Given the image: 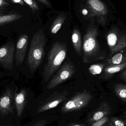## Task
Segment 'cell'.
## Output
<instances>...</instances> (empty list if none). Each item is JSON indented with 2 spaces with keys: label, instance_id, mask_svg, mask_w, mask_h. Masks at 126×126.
<instances>
[{
  "label": "cell",
  "instance_id": "d4e9b609",
  "mask_svg": "<svg viewBox=\"0 0 126 126\" xmlns=\"http://www.w3.org/2000/svg\"><path fill=\"white\" fill-rule=\"evenodd\" d=\"M10 5L7 0H0V11H2Z\"/></svg>",
  "mask_w": 126,
  "mask_h": 126
},
{
  "label": "cell",
  "instance_id": "4316f807",
  "mask_svg": "<svg viewBox=\"0 0 126 126\" xmlns=\"http://www.w3.org/2000/svg\"><path fill=\"white\" fill-rule=\"evenodd\" d=\"M120 78L122 80L126 81V69L121 73Z\"/></svg>",
  "mask_w": 126,
  "mask_h": 126
},
{
  "label": "cell",
  "instance_id": "9a60e30c",
  "mask_svg": "<svg viewBox=\"0 0 126 126\" xmlns=\"http://www.w3.org/2000/svg\"><path fill=\"white\" fill-rule=\"evenodd\" d=\"M66 17L64 14L59 15L54 20L51 26L50 31L52 34H55L59 31L66 20Z\"/></svg>",
  "mask_w": 126,
  "mask_h": 126
},
{
  "label": "cell",
  "instance_id": "f1b7e54d",
  "mask_svg": "<svg viewBox=\"0 0 126 126\" xmlns=\"http://www.w3.org/2000/svg\"><path fill=\"white\" fill-rule=\"evenodd\" d=\"M46 123V121H39L35 123L33 126H44Z\"/></svg>",
  "mask_w": 126,
  "mask_h": 126
},
{
  "label": "cell",
  "instance_id": "30bf717a",
  "mask_svg": "<svg viewBox=\"0 0 126 126\" xmlns=\"http://www.w3.org/2000/svg\"><path fill=\"white\" fill-rule=\"evenodd\" d=\"M29 37L26 34H23L19 37L16 44L15 52V59L17 66L23 62L28 46Z\"/></svg>",
  "mask_w": 126,
  "mask_h": 126
},
{
  "label": "cell",
  "instance_id": "2e32d148",
  "mask_svg": "<svg viewBox=\"0 0 126 126\" xmlns=\"http://www.w3.org/2000/svg\"><path fill=\"white\" fill-rule=\"evenodd\" d=\"M115 94L123 102H126V84L118 83L114 87Z\"/></svg>",
  "mask_w": 126,
  "mask_h": 126
},
{
  "label": "cell",
  "instance_id": "7c38bea8",
  "mask_svg": "<svg viewBox=\"0 0 126 126\" xmlns=\"http://www.w3.org/2000/svg\"><path fill=\"white\" fill-rule=\"evenodd\" d=\"M27 94L26 90L24 89H22L19 92L15 93L14 102L18 118L21 116L24 109L26 100Z\"/></svg>",
  "mask_w": 126,
  "mask_h": 126
},
{
  "label": "cell",
  "instance_id": "836d02e7",
  "mask_svg": "<svg viewBox=\"0 0 126 126\" xmlns=\"http://www.w3.org/2000/svg\"><path fill=\"white\" fill-rule=\"evenodd\" d=\"M10 126V125H6V126Z\"/></svg>",
  "mask_w": 126,
  "mask_h": 126
},
{
  "label": "cell",
  "instance_id": "e575fe53",
  "mask_svg": "<svg viewBox=\"0 0 126 126\" xmlns=\"http://www.w3.org/2000/svg\"><path fill=\"white\" fill-rule=\"evenodd\" d=\"M2 15H3V14H2V13H0V16Z\"/></svg>",
  "mask_w": 126,
  "mask_h": 126
},
{
  "label": "cell",
  "instance_id": "9c48e42d",
  "mask_svg": "<svg viewBox=\"0 0 126 126\" xmlns=\"http://www.w3.org/2000/svg\"><path fill=\"white\" fill-rule=\"evenodd\" d=\"M14 96L13 91L8 88L0 97V114L1 116L14 113Z\"/></svg>",
  "mask_w": 126,
  "mask_h": 126
},
{
  "label": "cell",
  "instance_id": "603a6c76",
  "mask_svg": "<svg viewBox=\"0 0 126 126\" xmlns=\"http://www.w3.org/2000/svg\"><path fill=\"white\" fill-rule=\"evenodd\" d=\"M123 58L124 57L122 54L118 53L112 58L111 61L112 64H121Z\"/></svg>",
  "mask_w": 126,
  "mask_h": 126
},
{
  "label": "cell",
  "instance_id": "d6a6232c",
  "mask_svg": "<svg viewBox=\"0 0 126 126\" xmlns=\"http://www.w3.org/2000/svg\"><path fill=\"white\" fill-rule=\"evenodd\" d=\"M124 117H125V120H126V114H125V116H124Z\"/></svg>",
  "mask_w": 126,
  "mask_h": 126
},
{
  "label": "cell",
  "instance_id": "83f0119b",
  "mask_svg": "<svg viewBox=\"0 0 126 126\" xmlns=\"http://www.w3.org/2000/svg\"><path fill=\"white\" fill-rule=\"evenodd\" d=\"M12 2L15 3H18L22 6H24L25 5L24 2L23 0H11Z\"/></svg>",
  "mask_w": 126,
  "mask_h": 126
},
{
  "label": "cell",
  "instance_id": "7402d4cb",
  "mask_svg": "<svg viewBox=\"0 0 126 126\" xmlns=\"http://www.w3.org/2000/svg\"><path fill=\"white\" fill-rule=\"evenodd\" d=\"M30 7L32 12H34L39 9L37 3L35 0H23Z\"/></svg>",
  "mask_w": 126,
  "mask_h": 126
},
{
  "label": "cell",
  "instance_id": "cb8c5ba5",
  "mask_svg": "<svg viewBox=\"0 0 126 126\" xmlns=\"http://www.w3.org/2000/svg\"><path fill=\"white\" fill-rule=\"evenodd\" d=\"M110 117L109 116L104 117L97 121L90 124V126H103L109 121Z\"/></svg>",
  "mask_w": 126,
  "mask_h": 126
},
{
  "label": "cell",
  "instance_id": "5b68a950",
  "mask_svg": "<svg viewBox=\"0 0 126 126\" xmlns=\"http://www.w3.org/2000/svg\"><path fill=\"white\" fill-rule=\"evenodd\" d=\"M93 98L92 95L85 90L78 93L65 104L62 108L63 113L79 110L86 106Z\"/></svg>",
  "mask_w": 126,
  "mask_h": 126
},
{
  "label": "cell",
  "instance_id": "8fae6325",
  "mask_svg": "<svg viewBox=\"0 0 126 126\" xmlns=\"http://www.w3.org/2000/svg\"><path fill=\"white\" fill-rule=\"evenodd\" d=\"M111 112L110 105L107 102L101 103L100 106L94 111L88 118L87 122L89 124L104 117L109 116Z\"/></svg>",
  "mask_w": 126,
  "mask_h": 126
},
{
  "label": "cell",
  "instance_id": "4dcf8cb0",
  "mask_svg": "<svg viewBox=\"0 0 126 126\" xmlns=\"http://www.w3.org/2000/svg\"><path fill=\"white\" fill-rule=\"evenodd\" d=\"M126 63V56L124 57L123 59L121 64Z\"/></svg>",
  "mask_w": 126,
  "mask_h": 126
},
{
  "label": "cell",
  "instance_id": "e0dca14e",
  "mask_svg": "<svg viewBox=\"0 0 126 126\" xmlns=\"http://www.w3.org/2000/svg\"><path fill=\"white\" fill-rule=\"evenodd\" d=\"M126 67V63L119 64H112L107 67L104 69L106 75H112L121 71Z\"/></svg>",
  "mask_w": 126,
  "mask_h": 126
},
{
  "label": "cell",
  "instance_id": "ffe728a7",
  "mask_svg": "<svg viewBox=\"0 0 126 126\" xmlns=\"http://www.w3.org/2000/svg\"><path fill=\"white\" fill-rule=\"evenodd\" d=\"M126 46V36L125 35L120 37L116 46L111 49V52L113 54L124 48Z\"/></svg>",
  "mask_w": 126,
  "mask_h": 126
},
{
  "label": "cell",
  "instance_id": "1f68e13d",
  "mask_svg": "<svg viewBox=\"0 0 126 126\" xmlns=\"http://www.w3.org/2000/svg\"><path fill=\"white\" fill-rule=\"evenodd\" d=\"M86 12V13H87V10H86L85 9L83 10V12H82V13H83V14L84 15H86V13H85Z\"/></svg>",
  "mask_w": 126,
  "mask_h": 126
},
{
  "label": "cell",
  "instance_id": "52a82bcc",
  "mask_svg": "<svg viewBox=\"0 0 126 126\" xmlns=\"http://www.w3.org/2000/svg\"><path fill=\"white\" fill-rule=\"evenodd\" d=\"M15 49L12 42L7 43L0 47V64L5 69H13Z\"/></svg>",
  "mask_w": 126,
  "mask_h": 126
},
{
  "label": "cell",
  "instance_id": "7a4b0ae2",
  "mask_svg": "<svg viewBox=\"0 0 126 126\" xmlns=\"http://www.w3.org/2000/svg\"><path fill=\"white\" fill-rule=\"evenodd\" d=\"M67 51L65 43L58 41L53 44L48 54L47 62L42 74L44 81H48L60 68L66 57Z\"/></svg>",
  "mask_w": 126,
  "mask_h": 126
},
{
  "label": "cell",
  "instance_id": "484cf974",
  "mask_svg": "<svg viewBox=\"0 0 126 126\" xmlns=\"http://www.w3.org/2000/svg\"><path fill=\"white\" fill-rule=\"evenodd\" d=\"M37 0L41 2V3L43 4H44L49 7V8H52V5H51V3L48 0Z\"/></svg>",
  "mask_w": 126,
  "mask_h": 126
},
{
  "label": "cell",
  "instance_id": "44dd1931",
  "mask_svg": "<svg viewBox=\"0 0 126 126\" xmlns=\"http://www.w3.org/2000/svg\"><path fill=\"white\" fill-rule=\"evenodd\" d=\"M104 66V65L103 64L99 63L92 64L89 67V70L90 73L92 75H98L102 72Z\"/></svg>",
  "mask_w": 126,
  "mask_h": 126
},
{
  "label": "cell",
  "instance_id": "d6986e66",
  "mask_svg": "<svg viewBox=\"0 0 126 126\" xmlns=\"http://www.w3.org/2000/svg\"><path fill=\"white\" fill-rule=\"evenodd\" d=\"M118 38L115 31L110 32L107 36V41L110 48L112 49L117 44L118 41Z\"/></svg>",
  "mask_w": 126,
  "mask_h": 126
},
{
  "label": "cell",
  "instance_id": "f546056e",
  "mask_svg": "<svg viewBox=\"0 0 126 126\" xmlns=\"http://www.w3.org/2000/svg\"><path fill=\"white\" fill-rule=\"evenodd\" d=\"M69 126H85L84 124H74Z\"/></svg>",
  "mask_w": 126,
  "mask_h": 126
},
{
  "label": "cell",
  "instance_id": "ba28073f",
  "mask_svg": "<svg viewBox=\"0 0 126 126\" xmlns=\"http://www.w3.org/2000/svg\"><path fill=\"white\" fill-rule=\"evenodd\" d=\"M68 94V92L66 91L53 93L38 107V113H42L55 108L67 99Z\"/></svg>",
  "mask_w": 126,
  "mask_h": 126
},
{
  "label": "cell",
  "instance_id": "5bb4252c",
  "mask_svg": "<svg viewBox=\"0 0 126 126\" xmlns=\"http://www.w3.org/2000/svg\"><path fill=\"white\" fill-rule=\"evenodd\" d=\"M22 17V15L17 13L0 16V26L19 20Z\"/></svg>",
  "mask_w": 126,
  "mask_h": 126
},
{
  "label": "cell",
  "instance_id": "ac0fdd59",
  "mask_svg": "<svg viewBox=\"0 0 126 126\" xmlns=\"http://www.w3.org/2000/svg\"><path fill=\"white\" fill-rule=\"evenodd\" d=\"M103 126H126V120L117 117H111Z\"/></svg>",
  "mask_w": 126,
  "mask_h": 126
},
{
  "label": "cell",
  "instance_id": "8992f818",
  "mask_svg": "<svg viewBox=\"0 0 126 126\" xmlns=\"http://www.w3.org/2000/svg\"><path fill=\"white\" fill-rule=\"evenodd\" d=\"M89 10L90 17H95L98 23L103 26L106 25L109 10L106 5L101 0H84Z\"/></svg>",
  "mask_w": 126,
  "mask_h": 126
},
{
  "label": "cell",
  "instance_id": "3957f363",
  "mask_svg": "<svg viewBox=\"0 0 126 126\" xmlns=\"http://www.w3.org/2000/svg\"><path fill=\"white\" fill-rule=\"evenodd\" d=\"M98 30L96 27L87 29L83 37V62L89 63L94 62L100 58L99 56L100 47L97 37Z\"/></svg>",
  "mask_w": 126,
  "mask_h": 126
},
{
  "label": "cell",
  "instance_id": "6da1fadb",
  "mask_svg": "<svg viewBox=\"0 0 126 126\" xmlns=\"http://www.w3.org/2000/svg\"><path fill=\"white\" fill-rule=\"evenodd\" d=\"M47 41L43 29L35 33L32 37L27 60V66L32 73L34 72L43 62Z\"/></svg>",
  "mask_w": 126,
  "mask_h": 126
},
{
  "label": "cell",
  "instance_id": "4fadbf2b",
  "mask_svg": "<svg viewBox=\"0 0 126 126\" xmlns=\"http://www.w3.org/2000/svg\"><path fill=\"white\" fill-rule=\"evenodd\" d=\"M72 41L74 49L77 54H81L82 43L81 34L80 31L77 28H75L73 31L72 35Z\"/></svg>",
  "mask_w": 126,
  "mask_h": 126
},
{
  "label": "cell",
  "instance_id": "277c9868",
  "mask_svg": "<svg viewBox=\"0 0 126 126\" xmlns=\"http://www.w3.org/2000/svg\"><path fill=\"white\" fill-rule=\"evenodd\" d=\"M76 72V68L72 63L69 61L65 62L51 79L47 89L49 90L57 87L70 79Z\"/></svg>",
  "mask_w": 126,
  "mask_h": 126
}]
</instances>
